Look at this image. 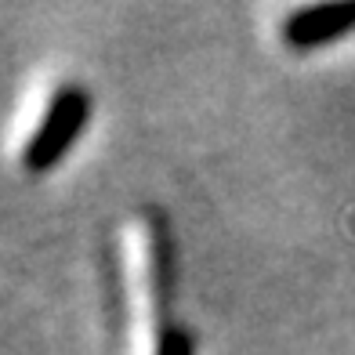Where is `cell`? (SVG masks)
Returning <instances> with one entry per match:
<instances>
[{
  "label": "cell",
  "instance_id": "cell-1",
  "mask_svg": "<svg viewBox=\"0 0 355 355\" xmlns=\"http://www.w3.org/2000/svg\"><path fill=\"white\" fill-rule=\"evenodd\" d=\"M84 123H87V94L76 91V87L62 91L51 102V109H47L44 123L37 127L29 145H26V167L29 171L51 167L55 159L69 149V141L84 131Z\"/></svg>",
  "mask_w": 355,
  "mask_h": 355
},
{
  "label": "cell",
  "instance_id": "cell-2",
  "mask_svg": "<svg viewBox=\"0 0 355 355\" xmlns=\"http://www.w3.org/2000/svg\"><path fill=\"white\" fill-rule=\"evenodd\" d=\"M355 29V4H327V8H304L294 11L283 22V37L290 47H322L337 37Z\"/></svg>",
  "mask_w": 355,
  "mask_h": 355
},
{
  "label": "cell",
  "instance_id": "cell-3",
  "mask_svg": "<svg viewBox=\"0 0 355 355\" xmlns=\"http://www.w3.org/2000/svg\"><path fill=\"white\" fill-rule=\"evenodd\" d=\"M159 355H189V345L178 334H167L164 345H159Z\"/></svg>",
  "mask_w": 355,
  "mask_h": 355
}]
</instances>
